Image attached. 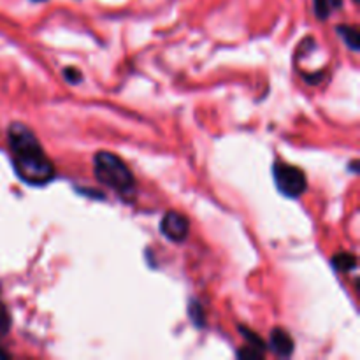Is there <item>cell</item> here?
<instances>
[{
	"instance_id": "cell-1",
	"label": "cell",
	"mask_w": 360,
	"mask_h": 360,
	"mask_svg": "<svg viewBox=\"0 0 360 360\" xmlns=\"http://www.w3.org/2000/svg\"><path fill=\"white\" fill-rule=\"evenodd\" d=\"M7 141L13 153L14 169L21 181L32 186H42L55 178L53 162L46 155L37 136L27 125L13 123L7 130Z\"/></svg>"
},
{
	"instance_id": "cell-2",
	"label": "cell",
	"mask_w": 360,
	"mask_h": 360,
	"mask_svg": "<svg viewBox=\"0 0 360 360\" xmlns=\"http://www.w3.org/2000/svg\"><path fill=\"white\" fill-rule=\"evenodd\" d=\"M94 172L98 183L118 193L132 192L136 186V178L129 165L115 153L97 151L94 158Z\"/></svg>"
},
{
	"instance_id": "cell-3",
	"label": "cell",
	"mask_w": 360,
	"mask_h": 360,
	"mask_svg": "<svg viewBox=\"0 0 360 360\" xmlns=\"http://www.w3.org/2000/svg\"><path fill=\"white\" fill-rule=\"evenodd\" d=\"M274 183L280 193L285 197H301L308 188V179L306 174L299 167L290 164H274L273 167Z\"/></svg>"
},
{
	"instance_id": "cell-4",
	"label": "cell",
	"mask_w": 360,
	"mask_h": 360,
	"mask_svg": "<svg viewBox=\"0 0 360 360\" xmlns=\"http://www.w3.org/2000/svg\"><path fill=\"white\" fill-rule=\"evenodd\" d=\"M160 231L169 241L183 243L188 238L190 221L186 220L185 214L178 213V211H167L160 221Z\"/></svg>"
},
{
	"instance_id": "cell-5",
	"label": "cell",
	"mask_w": 360,
	"mask_h": 360,
	"mask_svg": "<svg viewBox=\"0 0 360 360\" xmlns=\"http://www.w3.org/2000/svg\"><path fill=\"white\" fill-rule=\"evenodd\" d=\"M269 348L280 357H290L294 354V340H292L290 334L287 333L281 327L271 330L269 338Z\"/></svg>"
},
{
	"instance_id": "cell-6",
	"label": "cell",
	"mask_w": 360,
	"mask_h": 360,
	"mask_svg": "<svg viewBox=\"0 0 360 360\" xmlns=\"http://www.w3.org/2000/svg\"><path fill=\"white\" fill-rule=\"evenodd\" d=\"M338 34L341 35L345 44H347L352 51H360V34L357 27H352V25H340V27H338Z\"/></svg>"
},
{
	"instance_id": "cell-7",
	"label": "cell",
	"mask_w": 360,
	"mask_h": 360,
	"mask_svg": "<svg viewBox=\"0 0 360 360\" xmlns=\"http://www.w3.org/2000/svg\"><path fill=\"white\" fill-rule=\"evenodd\" d=\"M333 266L341 273H348V271H354L357 267V257L350 252L338 253L333 257Z\"/></svg>"
},
{
	"instance_id": "cell-8",
	"label": "cell",
	"mask_w": 360,
	"mask_h": 360,
	"mask_svg": "<svg viewBox=\"0 0 360 360\" xmlns=\"http://www.w3.org/2000/svg\"><path fill=\"white\" fill-rule=\"evenodd\" d=\"M239 333H241V336L245 338L246 341H248L250 347L257 348V350H260V352H264V354H266V348H267L266 343H264L262 338L257 336V334L253 333L252 329H248V327H245V326H239Z\"/></svg>"
},
{
	"instance_id": "cell-9",
	"label": "cell",
	"mask_w": 360,
	"mask_h": 360,
	"mask_svg": "<svg viewBox=\"0 0 360 360\" xmlns=\"http://www.w3.org/2000/svg\"><path fill=\"white\" fill-rule=\"evenodd\" d=\"M188 315H190V320H192V322H193V326L202 327L204 322H206V315H204L202 306H200L197 301H190Z\"/></svg>"
},
{
	"instance_id": "cell-10",
	"label": "cell",
	"mask_w": 360,
	"mask_h": 360,
	"mask_svg": "<svg viewBox=\"0 0 360 360\" xmlns=\"http://www.w3.org/2000/svg\"><path fill=\"white\" fill-rule=\"evenodd\" d=\"M11 330V316L6 304L0 301V338H6Z\"/></svg>"
},
{
	"instance_id": "cell-11",
	"label": "cell",
	"mask_w": 360,
	"mask_h": 360,
	"mask_svg": "<svg viewBox=\"0 0 360 360\" xmlns=\"http://www.w3.org/2000/svg\"><path fill=\"white\" fill-rule=\"evenodd\" d=\"M313 9H315V14L319 20H327L330 14V4L329 0H313Z\"/></svg>"
},
{
	"instance_id": "cell-12",
	"label": "cell",
	"mask_w": 360,
	"mask_h": 360,
	"mask_svg": "<svg viewBox=\"0 0 360 360\" xmlns=\"http://www.w3.org/2000/svg\"><path fill=\"white\" fill-rule=\"evenodd\" d=\"M238 357L239 359H262L264 357V352L257 350V348L253 347H245L241 348V350H238Z\"/></svg>"
},
{
	"instance_id": "cell-13",
	"label": "cell",
	"mask_w": 360,
	"mask_h": 360,
	"mask_svg": "<svg viewBox=\"0 0 360 360\" xmlns=\"http://www.w3.org/2000/svg\"><path fill=\"white\" fill-rule=\"evenodd\" d=\"M63 77H65L70 84H77L81 81V72L77 69H74V67H67V69L63 70Z\"/></svg>"
},
{
	"instance_id": "cell-14",
	"label": "cell",
	"mask_w": 360,
	"mask_h": 360,
	"mask_svg": "<svg viewBox=\"0 0 360 360\" xmlns=\"http://www.w3.org/2000/svg\"><path fill=\"white\" fill-rule=\"evenodd\" d=\"M330 4V9H340L343 6V0H329Z\"/></svg>"
},
{
	"instance_id": "cell-15",
	"label": "cell",
	"mask_w": 360,
	"mask_h": 360,
	"mask_svg": "<svg viewBox=\"0 0 360 360\" xmlns=\"http://www.w3.org/2000/svg\"><path fill=\"white\" fill-rule=\"evenodd\" d=\"M352 171H354V172H357V171H359V169H357V160L352 162Z\"/></svg>"
},
{
	"instance_id": "cell-16",
	"label": "cell",
	"mask_w": 360,
	"mask_h": 360,
	"mask_svg": "<svg viewBox=\"0 0 360 360\" xmlns=\"http://www.w3.org/2000/svg\"><path fill=\"white\" fill-rule=\"evenodd\" d=\"M32 2H48V0H32Z\"/></svg>"
},
{
	"instance_id": "cell-17",
	"label": "cell",
	"mask_w": 360,
	"mask_h": 360,
	"mask_svg": "<svg viewBox=\"0 0 360 360\" xmlns=\"http://www.w3.org/2000/svg\"><path fill=\"white\" fill-rule=\"evenodd\" d=\"M354 2H355V4H357V2H359V0H354Z\"/></svg>"
}]
</instances>
